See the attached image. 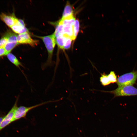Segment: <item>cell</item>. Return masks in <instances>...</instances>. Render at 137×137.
I'll use <instances>...</instances> for the list:
<instances>
[{"instance_id": "6da1fadb", "label": "cell", "mask_w": 137, "mask_h": 137, "mask_svg": "<svg viewBox=\"0 0 137 137\" xmlns=\"http://www.w3.org/2000/svg\"><path fill=\"white\" fill-rule=\"evenodd\" d=\"M35 36L42 40L48 52L47 59L42 66V69L44 70L53 65L52 56L56 44V38L54 33L51 35L45 36Z\"/></svg>"}, {"instance_id": "7a4b0ae2", "label": "cell", "mask_w": 137, "mask_h": 137, "mask_svg": "<svg viewBox=\"0 0 137 137\" xmlns=\"http://www.w3.org/2000/svg\"><path fill=\"white\" fill-rule=\"evenodd\" d=\"M103 92L113 94L114 97H117L137 95V88L133 85L118 87L116 89L110 91H102Z\"/></svg>"}, {"instance_id": "3957f363", "label": "cell", "mask_w": 137, "mask_h": 137, "mask_svg": "<svg viewBox=\"0 0 137 137\" xmlns=\"http://www.w3.org/2000/svg\"><path fill=\"white\" fill-rule=\"evenodd\" d=\"M59 100H58L53 101H49L30 107L22 106L19 107L17 106L14 112L13 122L25 117L27 113L34 108L46 104L58 101Z\"/></svg>"}, {"instance_id": "277c9868", "label": "cell", "mask_w": 137, "mask_h": 137, "mask_svg": "<svg viewBox=\"0 0 137 137\" xmlns=\"http://www.w3.org/2000/svg\"><path fill=\"white\" fill-rule=\"evenodd\" d=\"M137 80V70L125 74L118 77L117 84L118 87L132 85Z\"/></svg>"}, {"instance_id": "5b68a950", "label": "cell", "mask_w": 137, "mask_h": 137, "mask_svg": "<svg viewBox=\"0 0 137 137\" xmlns=\"http://www.w3.org/2000/svg\"><path fill=\"white\" fill-rule=\"evenodd\" d=\"M18 98L7 114L4 116L0 123V131L13 122L15 110L17 106Z\"/></svg>"}, {"instance_id": "8992f818", "label": "cell", "mask_w": 137, "mask_h": 137, "mask_svg": "<svg viewBox=\"0 0 137 137\" xmlns=\"http://www.w3.org/2000/svg\"><path fill=\"white\" fill-rule=\"evenodd\" d=\"M17 39L18 44H28L32 47L37 45L39 42L38 40L32 39L28 32L19 34L17 35Z\"/></svg>"}, {"instance_id": "52a82bcc", "label": "cell", "mask_w": 137, "mask_h": 137, "mask_svg": "<svg viewBox=\"0 0 137 137\" xmlns=\"http://www.w3.org/2000/svg\"><path fill=\"white\" fill-rule=\"evenodd\" d=\"M117 77L115 72L112 71L108 74L105 73L102 74L100 78V81L102 85L105 86L116 82Z\"/></svg>"}, {"instance_id": "ba28073f", "label": "cell", "mask_w": 137, "mask_h": 137, "mask_svg": "<svg viewBox=\"0 0 137 137\" xmlns=\"http://www.w3.org/2000/svg\"><path fill=\"white\" fill-rule=\"evenodd\" d=\"M0 18L10 28L15 24L18 20L15 16L8 15L4 13L0 14Z\"/></svg>"}, {"instance_id": "9c48e42d", "label": "cell", "mask_w": 137, "mask_h": 137, "mask_svg": "<svg viewBox=\"0 0 137 137\" xmlns=\"http://www.w3.org/2000/svg\"><path fill=\"white\" fill-rule=\"evenodd\" d=\"M14 32L19 34L26 32L29 33L28 29L21 25L18 21L11 28Z\"/></svg>"}, {"instance_id": "30bf717a", "label": "cell", "mask_w": 137, "mask_h": 137, "mask_svg": "<svg viewBox=\"0 0 137 137\" xmlns=\"http://www.w3.org/2000/svg\"><path fill=\"white\" fill-rule=\"evenodd\" d=\"M7 56L8 59L10 61L19 68L23 73L20 67L21 66L23 68H24V67L22 63L19 61L16 56L11 53L8 54Z\"/></svg>"}, {"instance_id": "8fae6325", "label": "cell", "mask_w": 137, "mask_h": 137, "mask_svg": "<svg viewBox=\"0 0 137 137\" xmlns=\"http://www.w3.org/2000/svg\"><path fill=\"white\" fill-rule=\"evenodd\" d=\"M73 12L72 6L69 2H67L64 8L61 18H64L73 15Z\"/></svg>"}, {"instance_id": "7c38bea8", "label": "cell", "mask_w": 137, "mask_h": 137, "mask_svg": "<svg viewBox=\"0 0 137 137\" xmlns=\"http://www.w3.org/2000/svg\"><path fill=\"white\" fill-rule=\"evenodd\" d=\"M63 25V35L71 38L73 40V26L68 24Z\"/></svg>"}, {"instance_id": "4fadbf2b", "label": "cell", "mask_w": 137, "mask_h": 137, "mask_svg": "<svg viewBox=\"0 0 137 137\" xmlns=\"http://www.w3.org/2000/svg\"><path fill=\"white\" fill-rule=\"evenodd\" d=\"M17 42L7 41L4 47L7 54L10 53L11 51L18 45Z\"/></svg>"}, {"instance_id": "5bb4252c", "label": "cell", "mask_w": 137, "mask_h": 137, "mask_svg": "<svg viewBox=\"0 0 137 137\" xmlns=\"http://www.w3.org/2000/svg\"><path fill=\"white\" fill-rule=\"evenodd\" d=\"M76 19L73 15L62 19L60 20V21L63 25L68 24L73 26Z\"/></svg>"}, {"instance_id": "9a60e30c", "label": "cell", "mask_w": 137, "mask_h": 137, "mask_svg": "<svg viewBox=\"0 0 137 137\" xmlns=\"http://www.w3.org/2000/svg\"><path fill=\"white\" fill-rule=\"evenodd\" d=\"M57 24L55 31L54 32L55 38L60 35H63V25L60 20L58 22Z\"/></svg>"}, {"instance_id": "2e32d148", "label": "cell", "mask_w": 137, "mask_h": 137, "mask_svg": "<svg viewBox=\"0 0 137 137\" xmlns=\"http://www.w3.org/2000/svg\"><path fill=\"white\" fill-rule=\"evenodd\" d=\"M56 41L58 48L64 50V39L63 35H60L56 37Z\"/></svg>"}, {"instance_id": "e0dca14e", "label": "cell", "mask_w": 137, "mask_h": 137, "mask_svg": "<svg viewBox=\"0 0 137 137\" xmlns=\"http://www.w3.org/2000/svg\"><path fill=\"white\" fill-rule=\"evenodd\" d=\"M73 40H74L76 38L79 31V23L78 19L76 20L73 26Z\"/></svg>"}, {"instance_id": "ac0fdd59", "label": "cell", "mask_w": 137, "mask_h": 137, "mask_svg": "<svg viewBox=\"0 0 137 137\" xmlns=\"http://www.w3.org/2000/svg\"><path fill=\"white\" fill-rule=\"evenodd\" d=\"M63 36L64 39V50H67L70 48L73 40L71 38L69 37Z\"/></svg>"}, {"instance_id": "d6986e66", "label": "cell", "mask_w": 137, "mask_h": 137, "mask_svg": "<svg viewBox=\"0 0 137 137\" xmlns=\"http://www.w3.org/2000/svg\"><path fill=\"white\" fill-rule=\"evenodd\" d=\"M7 41V38L5 35L0 39V48L4 47Z\"/></svg>"}, {"instance_id": "ffe728a7", "label": "cell", "mask_w": 137, "mask_h": 137, "mask_svg": "<svg viewBox=\"0 0 137 137\" xmlns=\"http://www.w3.org/2000/svg\"><path fill=\"white\" fill-rule=\"evenodd\" d=\"M7 54L4 47L0 48V57L7 55Z\"/></svg>"}, {"instance_id": "44dd1931", "label": "cell", "mask_w": 137, "mask_h": 137, "mask_svg": "<svg viewBox=\"0 0 137 137\" xmlns=\"http://www.w3.org/2000/svg\"><path fill=\"white\" fill-rule=\"evenodd\" d=\"M18 21L20 24L22 26H25V24L23 20L22 19H18Z\"/></svg>"}, {"instance_id": "7402d4cb", "label": "cell", "mask_w": 137, "mask_h": 137, "mask_svg": "<svg viewBox=\"0 0 137 137\" xmlns=\"http://www.w3.org/2000/svg\"><path fill=\"white\" fill-rule=\"evenodd\" d=\"M4 117H0V123L1 122V121L2 120V119Z\"/></svg>"}]
</instances>
